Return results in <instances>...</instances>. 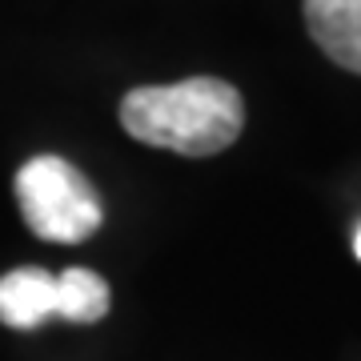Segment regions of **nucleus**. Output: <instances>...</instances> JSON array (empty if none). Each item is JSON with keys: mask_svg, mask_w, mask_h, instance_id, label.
Instances as JSON below:
<instances>
[{"mask_svg": "<svg viewBox=\"0 0 361 361\" xmlns=\"http://www.w3.org/2000/svg\"><path fill=\"white\" fill-rule=\"evenodd\" d=\"M121 125L129 137L180 157H213L229 149L245 125V101L229 80L189 77L177 85H145L125 92Z\"/></svg>", "mask_w": 361, "mask_h": 361, "instance_id": "nucleus-1", "label": "nucleus"}, {"mask_svg": "<svg viewBox=\"0 0 361 361\" xmlns=\"http://www.w3.org/2000/svg\"><path fill=\"white\" fill-rule=\"evenodd\" d=\"M16 201L25 213V225L40 241L56 245H80L101 229V197L65 157H32L16 173Z\"/></svg>", "mask_w": 361, "mask_h": 361, "instance_id": "nucleus-2", "label": "nucleus"}, {"mask_svg": "<svg viewBox=\"0 0 361 361\" xmlns=\"http://www.w3.org/2000/svg\"><path fill=\"white\" fill-rule=\"evenodd\" d=\"M305 25L334 65L361 77V0H305Z\"/></svg>", "mask_w": 361, "mask_h": 361, "instance_id": "nucleus-3", "label": "nucleus"}, {"mask_svg": "<svg viewBox=\"0 0 361 361\" xmlns=\"http://www.w3.org/2000/svg\"><path fill=\"white\" fill-rule=\"evenodd\" d=\"M49 317H56V273L28 265L0 277V322L8 329H37Z\"/></svg>", "mask_w": 361, "mask_h": 361, "instance_id": "nucleus-4", "label": "nucleus"}, {"mask_svg": "<svg viewBox=\"0 0 361 361\" xmlns=\"http://www.w3.org/2000/svg\"><path fill=\"white\" fill-rule=\"evenodd\" d=\"M109 285H104L101 273L92 269H65L56 273V317L65 322H101L109 313Z\"/></svg>", "mask_w": 361, "mask_h": 361, "instance_id": "nucleus-5", "label": "nucleus"}, {"mask_svg": "<svg viewBox=\"0 0 361 361\" xmlns=\"http://www.w3.org/2000/svg\"><path fill=\"white\" fill-rule=\"evenodd\" d=\"M353 253H357V261H361V229H357V237H353Z\"/></svg>", "mask_w": 361, "mask_h": 361, "instance_id": "nucleus-6", "label": "nucleus"}]
</instances>
